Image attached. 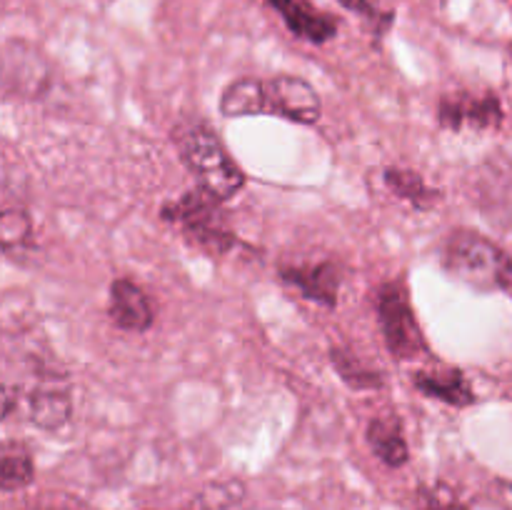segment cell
Segmentation results:
<instances>
[{
	"mask_svg": "<svg viewBox=\"0 0 512 510\" xmlns=\"http://www.w3.org/2000/svg\"><path fill=\"white\" fill-rule=\"evenodd\" d=\"M173 145L198 188L218 198L220 203L233 200L248 183L245 170L235 163L223 140L205 123L198 120L180 123L178 128H173Z\"/></svg>",
	"mask_w": 512,
	"mask_h": 510,
	"instance_id": "obj_1",
	"label": "cell"
},
{
	"mask_svg": "<svg viewBox=\"0 0 512 510\" xmlns=\"http://www.w3.org/2000/svg\"><path fill=\"white\" fill-rule=\"evenodd\" d=\"M440 265L450 278L478 293H500L512 288L510 253L478 230H453L440 250Z\"/></svg>",
	"mask_w": 512,
	"mask_h": 510,
	"instance_id": "obj_2",
	"label": "cell"
},
{
	"mask_svg": "<svg viewBox=\"0 0 512 510\" xmlns=\"http://www.w3.org/2000/svg\"><path fill=\"white\" fill-rule=\"evenodd\" d=\"M160 218L170 225H178L183 238L208 255H225L238 243L223 203L198 185L178 200L165 203L160 208Z\"/></svg>",
	"mask_w": 512,
	"mask_h": 510,
	"instance_id": "obj_3",
	"label": "cell"
},
{
	"mask_svg": "<svg viewBox=\"0 0 512 510\" xmlns=\"http://www.w3.org/2000/svg\"><path fill=\"white\" fill-rule=\"evenodd\" d=\"M375 313L385 345L395 360H415L430 353L403 278L388 280L375 290Z\"/></svg>",
	"mask_w": 512,
	"mask_h": 510,
	"instance_id": "obj_4",
	"label": "cell"
},
{
	"mask_svg": "<svg viewBox=\"0 0 512 510\" xmlns=\"http://www.w3.org/2000/svg\"><path fill=\"white\" fill-rule=\"evenodd\" d=\"M503 123V100L493 90H485V93L455 90V93H445L438 103V125L450 133H463V130L490 133V130L503 128Z\"/></svg>",
	"mask_w": 512,
	"mask_h": 510,
	"instance_id": "obj_5",
	"label": "cell"
},
{
	"mask_svg": "<svg viewBox=\"0 0 512 510\" xmlns=\"http://www.w3.org/2000/svg\"><path fill=\"white\" fill-rule=\"evenodd\" d=\"M260 115H273L298 125H315L323 115V100L308 80L295 75H275L263 80Z\"/></svg>",
	"mask_w": 512,
	"mask_h": 510,
	"instance_id": "obj_6",
	"label": "cell"
},
{
	"mask_svg": "<svg viewBox=\"0 0 512 510\" xmlns=\"http://www.w3.org/2000/svg\"><path fill=\"white\" fill-rule=\"evenodd\" d=\"M0 83L23 98H40L50 88V65L40 50L28 43H8L0 48Z\"/></svg>",
	"mask_w": 512,
	"mask_h": 510,
	"instance_id": "obj_7",
	"label": "cell"
},
{
	"mask_svg": "<svg viewBox=\"0 0 512 510\" xmlns=\"http://www.w3.org/2000/svg\"><path fill=\"white\" fill-rule=\"evenodd\" d=\"M278 278L288 288L298 290L305 300H313V303L323 305L328 310L338 308L340 270L330 260H320V263L308 265H283L278 270Z\"/></svg>",
	"mask_w": 512,
	"mask_h": 510,
	"instance_id": "obj_8",
	"label": "cell"
},
{
	"mask_svg": "<svg viewBox=\"0 0 512 510\" xmlns=\"http://www.w3.org/2000/svg\"><path fill=\"white\" fill-rule=\"evenodd\" d=\"M108 315L115 328L128 333H148L155 323V310L148 293L130 278H115L110 283Z\"/></svg>",
	"mask_w": 512,
	"mask_h": 510,
	"instance_id": "obj_9",
	"label": "cell"
},
{
	"mask_svg": "<svg viewBox=\"0 0 512 510\" xmlns=\"http://www.w3.org/2000/svg\"><path fill=\"white\" fill-rule=\"evenodd\" d=\"M268 5L283 18L285 28L298 40L325 45L338 35V18L315 8L310 0H268Z\"/></svg>",
	"mask_w": 512,
	"mask_h": 510,
	"instance_id": "obj_10",
	"label": "cell"
},
{
	"mask_svg": "<svg viewBox=\"0 0 512 510\" xmlns=\"http://www.w3.org/2000/svg\"><path fill=\"white\" fill-rule=\"evenodd\" d=\"M413 385L425 398L440 400V403L453 405V408H470L478 400V395H475L473 385L465 378L463 370L450 368V365L415 370Z\"/></svg>",
	"mask_w": 512,
	"mask_h": 510,
	"instance_id": "obj_11",
	"label": "cell"
},
{
	"mask_svg": "<svg viewBox=\"0 0 512 510\" xmlns=\"http://www.w3.org/2000/svg\"><path fill=\"white\" fill-rule=\"evenodd\" d=\"M365 440H368L370 450L380 463L388 468H403L410 460L408 440H405L403 425L395 413L388 415H375L365 430Z\"/></svg>",
	"mask_w": 512,
	"mask_h": 510,
	"instance_id": "obj_12",
	"label": "cell"
},
{
	"mask_svg": "<svg viewBox=\"0 0 512 510\" xmlns=\"http://www.w3.org/2000/svg\"><path fill=\"white\" fill-rule=\"evenodd\" d=\"M383 183L388 185V190L395 198L405 200V203L413 205L415 210H430L435 203L443 200V193H440L438 188L428 185L423 175L408 168L388 165V168L383 170Z\"/></svg>",
	"mask_w": 512,
	"mask_h": 510,
	"instance_id": "obj_13",
	"label": "cell"
},
{
	"mask_svg": "<svg viewBox=\"0 0 512 510\" xmlns=\"http://www.w3.org/2000/svg\"><path fill=\"white\" fill-rule=\"evenodd\" d=\"M30 420H33L35 428L48 430V433H55V430L65 428L73 418V398H70L65 390L58 388H45L35 390L30 395Z\"/></svg>",
	"mask_w": 512,
	"mask_h": 510,
	"instance_id": "obj_14",
	"label": "cell"
},
{
	"mask_svg": "<svg viewBox=\"0 0 512 510\" xmlns=\"http://www.w3.org/2000/svg\"><path fill=\"white\" fill-rule=\"evenodd\" d=\"M260 88H263V78H253V75L235 78L220 93V113L225 118H250V115H260Z\"/></svg>",
	"mask_w": 512,
	"mask_h": 510,
	"instance_id": "obj_15",
	"label": "cell"
},
{
	"mask_svg": "<svg viewBox=\"0 0 512 510\" xmlns=\"http://www.w3.org/2000/svg\"><path fill=\"white\" fill-rule=\"evenodd\" d=\"M35 465L28 450L18 443H0V490L15 493L33 483Z\"/></svg>",
	"mask_w": 512,
	"mask_h": 510,
	"instance_id": "obj_16",
	"label": "cell"
},
{
	"mask_svg": "<svg viewBox=\"0 0 512 510\" xmlns=\"http://www.w3.org/2000/svg\"><path fill=\"white\" fill-rule=\"evenodd\" d=\"M330 360H333V368L338 370V375L343 378V383L353 390H378L385 385L383 373L378 370H370L360 363L355 355L345 353L343 348L330 350Z\"/></svg>",
	"mask_w": 512,
	"mask_h": 510,
	"instance_id": "obj_17",
	"label": "cell"
},
{
	"mask_svg": "<svg viewBox=\"0 0 512 510\" xmlns=\"http://www.w3.org/2000/svg\"><path fill=\"white\" fill-rule=\"evenodd\" d=\"M33 243V218L23 208L0 210V250L15 253Z\"/></svg>",
	"mask_w": 512,
	"mask_h": 510,
	"instance_id": "obj_18",
	"label": "cell"
},
{
	"mask_svg": "<svg viewBox=\"0 0 512 510\" xmlns=\"http://www.w3.org/2000/svg\"><path fill=\"white\" fill-rule=\"evenodd\" d=\"M415 510H470V505L460 498L453 485L438 480L433 485H420Z\"/></svg>",
	"mask_w": 512,
	"mask_h": 510,
	"instance_id": "obj_19",
	"label": "cell"
},
{
	"mask_svg": "<svg viewBox=\"0 0 512 510\" xmlns=\"http://www.w3.org/2000/svg\"><path fill=\"white\" fill-rule=\"evenodd\" d=\"M245 495V485L240 480H225V483H210L198 495L203 510H230Z\"/></svg>",
	"mask_w": 512,
	"mask_h": 510,
	"instance_id": "obj_20",
	"label": "cell"
},
{
	"mask_svg": "<svg viewBox=\"0 0 512 510\" xmlns=\"http://www.w3.org/2000/svg\"><path fill=\"white\" fill-rule=\"evenodd\" d=\"M338 3L343 5L345 10H350V13L360 15V18L368 23V28L373 30L375 38H383L395 20L393 10H380L373 0H338Z\"/></svg>",
	"mask_w": 512,
	"mask_h": 510,
	"instance_id": "obj_21",
	"label": "cell"
},
{
	"mask_svg": "<svg viewBox=\"0 0 512 510\" xmlns=\"http://www.w3.org/2000/svg\"><path fill=\"white\" fill-rule=\"evenodd\" d=\"M13 405H15L13 390H10L8 385L0 383V420H3L10 410H13Z\"/></svg>",
	"mask_w": 512,
	"mask_h": 510,
	"instance_id": "obj_22",
	"label": "cell"
},
{
	"mask_svg": "<svg viewBox=\"0 0 512 510\" xmlns=\"http://www.w3.org/2000/svg\"><path fill=\"white\" fill-rule=\"evenodd\" d=\"M498 498L503 510H512V483H498Z\"/></svg>",
	"mask_w": 512,
	"mask_h": 510,
	"instance_id": "obj_23",
	"label": "cell"
},
{
	"mask_svg": "<svg viewBox=\"0 0 512 510\" xmlns=\"http://www.w3.org/2000/svg\"><path fill=\"white\" fill-rule=\"evenodd\" d=\"M510 60H512V45H510Z\"/></svg>",
	"mask_w": 512,
	"mask_h": 510,
	"instance_id": "obj_24",
	"label": "cell"
}]
</instances>
